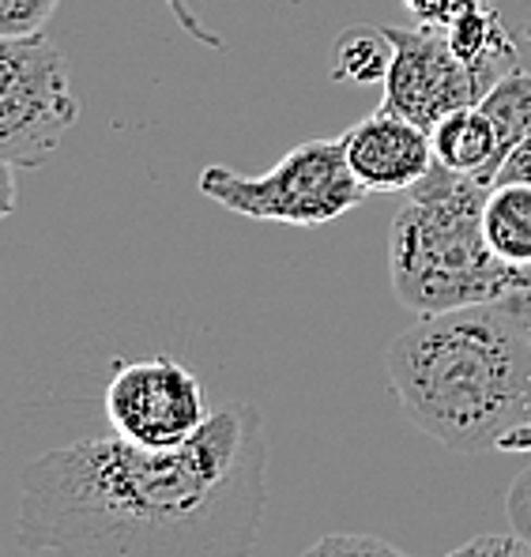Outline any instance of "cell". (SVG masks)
Here are the masks:
<instances>
[{
	"mask_svg": "<svg viewBox=\"0 0 531 557\" xmlns=\"http://www.w3.org/2000/svg\"><path fill=\"white\" fill-rule=\"evenodd\" d=\"M264 502V422L231 404L182 448L113 433L38 456L20 474L15 531L53 557H249Z\"/></svg>",
	"mask_w": 531,
	"mask_h": 557,
	"instance_id": "cell-1",
	"label": "cell"
},
{
	"mask_svg": "<svg viewBox=\"0 0 531 557\" xmlns=\"http://www.w3.org/2000/svg\"><path fill=\"white\" fill-rule=\"evenodd\" d=\"M404 414L456 453L531 456V309L513 301L422 317L385 350Z\"/></svg>",
	"mask_w": 531,
	"mask_h": 557,
	"instance_id": "cell-2",
	"label": "cell"
},
{
	"mask_svg": "<svg viewBox=\"0 0 531 557\" xmlns=\"http://www.w3.org/2000/svg\"><path fill=\"white\" fill-rule=\"evenodd\" d=\"M486 182L434 162L399 203L388 231V275L411 313L437 317L494 301L531 309V278L505 268L486 245Z\"/></svg>",
	"mask_w": 531,
	"mask_h": 557,
	"instance_id": "cell-3",
	"label": "cell"
},
{
	"mask_svg": "<svg viewBox=\"0 0 531 557\" xmlns=\"http://www.w3.org/2000/svg\"><path fill=\"white\" fill-rule=\"evenodd\" d=\"M196 188L234 215L287 226L336 223L366 200L362 182L347 166L343 139H306L260 177H245L231 166H208L200 170Z\"/></svg>",
	"mask_w": 531,
	"mask_h": 557,
	"instance_id": "cell-4",
	"label": "cell"
},
{
	"mask_svg": "<svg viewBox=\"0 0 531 557\" xmlns=\"http://www.w3.org/2000/svg\"><path fill=\"white\" fill-rule=\"evenodd\" d=\"M79 121L69 64L49 38H0V162L38 166Z\"/></svg>",
	"mask_w": 531,
	"mask_h": 557,
	"instance_id": "cell-5",
	"label": "cell"
},
{
	"mask_svg": "<svg viewBox=\"0 0 531 557\" xmlns=\"http://www.w3.org/2000/svg\"><path fill=\"white\" fill-rule=\"evenodd\" d=\"M102 411L113 433L140 448H182L211 418L203 384L177 358L125 362L102 392Z\"/></svg>",
	"mask_w": 531,
	"mask_h": 557,
	"instance_id": "cell-6",
	"label": "cell"
},
{
	"mask_svg": "<svg viewBox=\"0 0 531 557\" xmlns=\"http://www.w3.org/2000/svg\"><path fill=\"white\" fill-rule=\"evenodd\" d=\"M392 42V61L385 72V110L415 121L430 133L441 117L479 106L486 87L453 53L445 27H385Z\"/></svg>",
	"mask_w": 531,
	"mask_h": 557,
	"instance_id": "cell-7",
	"label": "cell"
},
{
	"mask_svg": "<svg viewBox=\"0 0 531 557\" xmlns=\"http://www.w3.org/2000/svg\"><path fill=\"white\" fill-rule=\"evenodd\" d=\"M339 139L350 174L366 193H411L434 170V144L427 128L385 106L350 125Z\"/></svg>",
	"mask_w": 531,
	"mask_h": 557,
	"instance_id": "cell-8",
	"label": "cell"
},
{
	"mask_svg": "<svg viewBox=\"0 0 531 557\" xmlns=\"http://www.w3.org/2000/svg\"><path fill=\"white\" fill-rule=\"evenodd\" d=\"M430 144H434V162L448 174L479 177V182L494 185L497 170H502V139H497L494 121L486 117L479 106H464V110L441 117L430 128Z\"/></svg>",
	"mask_w": 531,
	"mask_h": 557,
	"instance_id": "cell-9",
	"label": "cell"
},
{
	"mask_svg": "<svg viewBox=\"0 0 531 557\" xmlns=\"http://www.w3.org/2000/svg\"><path fill=\"white\" fill-rule=\"evenodd\" d=\"M445 35H448L453 53L476 72L479 84H483L486 91L497 84V79L517 72V61H520L517 42H513L502 15H497L490 4H479V8H471V12H464L460 20L448 23Z\"/></svg>",
	"mask_w": 531,
	"mask_h": 557,
	"instance_id": "cell-10",
	"label": "cell"
},
{
	"mask_svg": "<svg viewBox=\"0 0 531 557\" xmlns=\"http://www.w3.org/2000/svg\"><path fill=\"white\" fill-rule=\"evenodd\" d=\"M486 245L505 268L531 278V185L497 182L486 193L483 208Z\"/></svg>",
	"mask_w": 531,
	"mask_h": 557,
	"instance_id": "cell-11",
	"label": "cell"
},
{
	"mask_svg": "<svg viewBox=\"0 0 531 557\" xmlns=\"http://www.w3.org/2000/svg\"><path fill=\"white\" fill-rule=\"evenodd\" d=\"M392 61V42L385 35V27H347L336 42V69L332 76L347 79V84L370 87V84H385V72Z\"/></svg>",
	"mask_w": 531,
	"mask_h": 557,
	"instance_id": "cell-12",
	"label": "cell"
},
{
	"mask_svg": "<svg viewBox=\"0 0 531 557\" xmlns=\"http://www.w3.org/2000/svg\"><path fill=\"white\" fill-rule=\"evenodd\" d=\"M479 110L494 121L497 139H502V151L509 154L513 144H517V139L531 128V72L517 69L505 79H497V84L483 95Z\"/></svg>",
	"mask_w": 531,
	"mask_h": 557,
	"instance_id": "cell-13",
	"label": "cell"
},
{
	"mask_svg": "<svg viewBox=\"0 0 531 557\" xmlns=\"http://www.w3.org/2000/svg\"><path fill=\"white\" fill-rule=\"evenodd\" d=\"M61 0H0V38H35Z\"/></svg>",
	"mask_w": 531,
	"mask_h": 557,
	"instance_id": "cell-14",
	"label": "cell"
},
{
	"mask_svg": "<svg viewBox=\"0 0 531 557\" xmlns=\"http://www.w3.org/2000/svg\"><path fill=\"white\" fill-rule=\"evenodd\" d=\"M301 557H407L385 539L373 535H324Z\"/></svg>",
	"mask_w": 531,
	"mask_h": 557,
	"instance_id": "cell-15",
	"label": "cell"
},
{
	"mask_svg": "<svg viewBox=\"0 0 531 557\" xmlns=\"http://www.w3.org/2000/svg\"><path fill=\"white\" fill-rule=\"evenodd\" d=\"M445 557H531V539L524 535H479L456 546Z\"/></svg>",
	"mask_w": 531,
	"mask_h": 557,
	"instance_id": "cell-16",
	"label": "cell"
},
{
	"mask_svg": "<svg viewBox=\"0 0 531 557\" xmlns=\"http://www.w3.org/2000/svg\"><path fill=\"white\" fill-rule=\"evenodd\" d=\"M404 4L419 23H430V27H448L453 20H460L464 12L486 4V0H404Z\"/></svg>",
	"mask_w": 531,
	"mask_h": 557,
	"instance_id": "cell-17",
	"label": "cell"
},
{
	"mask_svg": "<svg viewBox=\"0 0 531 557\" xmlns=\"http://www.w3.org/2000/svg\"><path fill=\"white\" fill-rule=\"evenodd\" d=\"M497 182H528L531 185V128L517 139V144H513V151L505 154V162H502V170H497L494 185Z\"/></svg>",
	"mask_w": 531,
	"mask_h": 557,
	"instance_id": "cell-18",
	"label": "cell"
},
{
	"mask_svg": "<svg viewBox=\"0 0 531 557\" xmlns=\"http://www.w3.org/2000/svg\"><path fill=\"white\" fill-rule=\"evenodd\" d=\"M509 512H513V520H517L520 535L531 539V467H528L524 474H520L517 482H513V490H509Z\"/></svg>",
	"mask_w": 531,
	"mask_h": 557,
	"instance_id": "cell-19",
	"label": "cell"
},
{
	"mask_svg": "<svg viewBox=\"0 0 531 557\" xmlns=\"http://www.w3.org/2000/svg\"><path fill=\"white\" fill-rule=\"evenodd\" d=\"M15 211V166L0 162V219H8Z\"/></svg>",
	"mask_w": 531,
	"mask_h": 557,
	"instance_id": "cell-20",
	"label": "cell"
}]
</instances>
